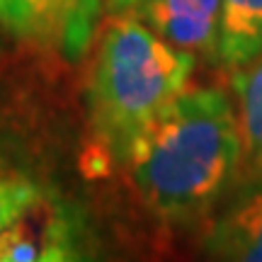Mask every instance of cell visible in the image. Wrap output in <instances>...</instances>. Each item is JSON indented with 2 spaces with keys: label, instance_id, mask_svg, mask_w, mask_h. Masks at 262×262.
Wrapping results in <instances>:
<instances>
[{
  "label": "cell",
  "instance_id": "obj_8",
  "mask_svg": "<svg viewBox=\"0 0 262 262\" xmlns=\"http://www.w3.org/2000/svg\"><path fill=\"white\" fill-rule=\"evenodd\" d=\"M262 54V0H221L219 63L241 68Z\"/></svg>",
  "mask_w": 262,
  "mask_h": 262
},
{
  "label": "cell",
  "instance_id": "obj_7",
  "mask_svg": "<svg viewBox=\"0 0 262 262\" xmlns=\"http://www.w3.org/2000/svg\"><path fill=\"white\" fill-rule=\"evenodd\" d=\"M233 95L243 146L241 175H262V54L233 71Z\"/></svg>",
  "mask_w": 262,
  "mask_h": 262
},
{
  "label": "cell",
  "instance_id": "obj_4",
  "mask_svg": "<svg viewBox=\"0 0 262 262\" xmlns=\"http://www.w3.org/2000/svg\"><path fill=\"white\" fill-rule=\"evenodd\" d=\"M78 257L75 226L56 199L37 194L0 228V262H63Z\"/></svg>",
  "mask_w": 262,
  "mask_h": 262
},
{
  "label": "cell",
  "instance_id": "obj_2",
  "mask_svg": "<svg viewBox=\"0 0 262 262\" xmlns=\"http://www.w3.org/2000/svg\"><path fill=\"white\" fill-rule=\"evenodd\" d=\"M196 56L172 47L136 15H117L97 39L88 117L100 148L124 165L148 124L189 88Z\"/></svg>",
  "mask_w": 262,
  "mask_h": 262
},
{
  "label": "cell",
  "instance_id": "obj_5",
  "mask_svg": "<svg viewBox=\"0 0 262 262\" xmlns=\"http://www.w3.org/2000/svg\"><path fill=\"white\" fill-rule=\"evenodd\" d=\"M202 250L214 260L262 262V175L243 178L219 202Z\"/></svg>",
  "mask_w": 262,
  "mask_h": 262
},
{
  "label": "cell",
  "instance_id": "obj_3",
  "mask_svg": "<svg viewBox=\"0 0 262 262\" xmlns=\"http://www.w3.org/2000/svg\"><path fill=\"white\" fill-rule=\"evenodd\" d=\"M104 0H0V29L63 61L88 54Z\"/></svg>",
  "mask_w": 262,
  "mask_h": 262
},
{
  "label": "cell",
  "instance_id": "obj_9",
  "mask_svg": "<svg viewBox=\"0 0 262 262\" xmlns=\"http://www.w3.org/2000/svg\"><path fill=\"white\" fill-rule=\"evenodd\" d=\"M37 194L39 189L32 182H27V180L0 175V228L17 214L22 206L29 204Z\"/></svg>",
  "mask_w": 262,
  "mask_h": 262
},
{
  "label": "cell",
  "instance_id": "obj_1",
  "mask_svg": "<svg viewBox=\"0 0 262 262\" xmlns=\"http://www.w3.org/2000/svg\"><path fill=\"white\" fill-rule=\"evenodd\" d=\"M141 199L170 221L219 206L243 170L235 104L221 88H187L148 124L126 163Z\"/></svg>",
  "mask_w": 262,
  "mask_h": 262
},
{
  "label": "cell",
  "instance_id": "obj_6",
  "mask_svg": "<svg viewBox=\"0 0 262 262\" xmlns=\"http://www.w3.org/2000/svg\"><path fill=\"white\" fill-rule=\"evenodd\" d=\"M131 15L172 47L219 63L221 0H146Z\"/></svg>",
  "mask_w": 262,
  "mask_h": 262
},
{
  "label": "cell",
  "instance_id": "obj_10",
  "mask_svg": "<svg viewBox=\"0 0 262 262\" xmlns=\"http://www.w3.org/2000/svg\"><path fill=\"white\" fill-rule=\"evenodd\" d=\"M141 3H146V0H104V5H107V10H110L112 15H126V12H134Z\"/></svg>",
  "mask_w": 262,
  "mask_h": 262
}]
</instances>
